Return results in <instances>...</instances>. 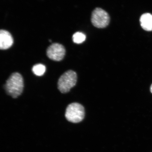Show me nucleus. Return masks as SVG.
<instances>
[{
	"label": "nucleus",
	"instance_id": "obj_5",
	"mask_svg": "<svg viewBox=\"0 0 152 152\" xmlns=\"http://www.w3.org/2000/svg\"><path fill=\"white\" fill-rule=\"evenodd\" d=\"M66 50L64 47L59 43H53L47 49V56L50 59L59 61L64 58Z\"/></svg>",
	"mask_w": 152,
	"mask_h": 152
},
{
	"label": "nucleus",
	"instance_id": "obj_4",
	"mask_svg": "<svg viewBox=\"0 0 152 152\" xmlns=\"http://www.w3.org/2000/svg\"><path fill=\"white\" fill-rule=\"evenodd\" d=\"M110 18L109 14L104 10L96 8L93 11L91 16V22L95 27L103 28L109 24Z\"/></svg>",
	"mask_w": 152,
	"mask_h": 152
},
{
	"label": "nucleus",
	"instance_id": "obj_7",
	"mask_svg": "<svg viewBox=\"0 0 152 152\" xmlns=\"http://www.w3.org/2000/svg\"><path fill=\"white\" fill-rule=\"evenodd\" d=\"M140 26L144 30L152 31V15L149 13L142 14L140 18Z\"/></svg>",
	"mask_w": 152,
	"mask_h": 152
},
{
	"label": "nucleus",
	"instance_id": "obj_10",
	"mask_svg": "<svg viewBox=\"0 0 152 152\" xmlns=\"http://www.w3.org/2000/svg\"><path fill=\"white\" fill-rule=\"evenodd\" d=\"M150 90H151V92L152 94V84L151 87V88H150Z\"/></svg>",
	"mask_w": 152,
	"mask_h": 152
},
{
	"label": "nucleus",
	"instance_id": "obj_1",
	"mask_svg": "<svg viewBox=\"0 0 152 152\" xmlns=\"http://www.w3.org/2000/svg\"><path fill=\"white\" fill-rule=\"evenodd\" d=\"M7 94L16 98L22 94L24 88L23 78L20 74L13 73L7 80L5 85Z\"/></svg>",
	"mask_w": 152,
	"mask_h": 152
},
{
	"label": "nucleus",
	"instance_id": "obj_3",
	"mask_svg": "<svg viewBox=\"0 0 152 152\" xmlns=\"http://www.w3.org/2000/svg\"><path fill=\"white\" fill-rule=\"evenodd\" d=\"M85 109L81 104L77 102L70 104L66 109L65 117L70 122L78 123L84 118Z\"/></svg>",
	"mask_w": 152,
	"mask_h": 152
},
{
	"label": "nucleus",
	"instance_id": "obj_2",
	"mask_svg": "<svg viewBox=\"0 0 152 152\" xmlns=\"http://www.w3.org/2000/svg\"><path fill=\"white\" fill-rule=\"evenodd\" d=\"M77 80V73L69 70L61 76L58 81V88L61 92L66 94L76 85Z\"/></svg>",
	"mask_w": 152,
	"mask_h": 152
},
{
	"label": "nucleus",
	"instance_id": "obj_8",
	"mask_svg": "<svg viewBox=\"0 0 152 152\" xmlns=\"http://www.w3.org/2000/svg\"><path fill=\"white\" fill-rule=\"evenodd\" d=\"M46 68L45 66L41 64H38L34 65L32 71L35 75L38 76L43 75L45 73Z\"/></svg>",
	"mask_w": 152,
	"mask_h": 152
},
{
	"label": "nucleus",
	"instance_id": "obj_9",
	"mask_svg": "<svg viewBox=\"0 0 152 152\" xmlns=\"http://www.w3.org/2000/svg\"><path fill=\"white\" fill-rule=\"evenodd\" d=\"M86 36L81 32H77L74 34L73 40L74 42L77 44H80L85 40Z\"/></svg>",
	"mask_w": 152,
	"mask_h": 152
},
{
	"label": "nucleus",
	"instance_id": "obj_6",
	"mask_svg": "<svg viewBox=\"0 0 152 152\" xmlns=\"http://www.w3.org/2000/svg\"><path fill=\"white\" fill-rule=\"evenodd\" d=\"M14 43L12 35L6 30H1L0 31V48L5 50L11 47Z\"/></svg>",
	"mask_w": 152,
	"mask_h": 152
}]
</instances>
